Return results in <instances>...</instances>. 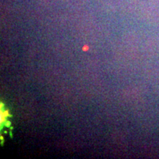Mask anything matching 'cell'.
<instances>
[{"label": "cell", "instance_id": "cell-1", "mask_svg": "<svg viewBox=\"0 0 159 159\" xmlns=\"http://www.w3.org/2000/svg\"><path fill=\"white\" fill-rule=\"evenodd\" d=\"M89 49V47L87 44H85L84 46H83V48H82V50L83 51V52H87Z\"/></svg>", "mask_w": 159, "mask_h": 159}]
</instances>
